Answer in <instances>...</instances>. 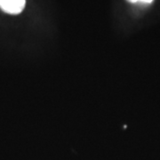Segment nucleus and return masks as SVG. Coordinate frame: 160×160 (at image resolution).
Masks as SVG:
<instances>
[{
  "instance_id": "1",
  "label": "nucleus",
  "mask_w": 160,
  "mask_h": 160,
  "mask_svg": "<svg viewBox=\"0 0 160 160\" xmlns=\"http://www.w3.org/2000/svg\"><path fill=\"white\" fill-rule=\"evenodd\" d=\"M26 5V0H0V9L9 14L22 12Z\"/></svg>"
},
{
  "instance_id": "2",
  "label": "nucleus",
  "mask_w": 160,
  "mask_h": 160,
  "mask_svg": "<svg viewBox=\"0 0 160 160\" xmlns=\"http://www.w3.org/2000/svg\"><path fill=\"white\" fill-rule=\"evenodd\" d=\"M152 2L153 0H140V3H142V4H150Z\"/></svg>"
},
{
  "instance_id": "3",
  "label": "nucleus",
  "mask_w": 160,
  "mask_h": 160,
  "mask_svg": "<svg viewBox=\"0 0 160 160\" xmlns=\"http://www.w3.org/2000/svg\"><path fill=\"white\" fill-rule=\"evenodd\" d=\"M130 3H140V0H127Z\"/></svg>"
}]
</instances>
